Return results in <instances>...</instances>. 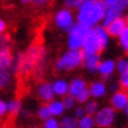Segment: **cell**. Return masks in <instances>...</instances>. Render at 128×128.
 <instances>
[{
	"instance_id": "cell-1",
	"label": "cell",
	"mask_w": 128,
	"mask_h": 128,
	"mask_svg": "<svg viewBox=\"0 0 128 128\" xmlns=\"http://www.w3.org/2000/svg\"><path fill=\"white\" fill-rule=\"evenodd\" d=\"M106 14L104 2L100 0H84L81 7L77 9L76 22L86 29H93L103 21Z\"/></svg>"
},
{
	"instance_id": "cell-17",
	"label": "cell",
	"mask_w": 128,
	"mask_h": 128,
	"mask_svg": "<svg viewBox=\"0 0 128 128\" xmlns=\"http://www.w3.org/2000/svg\"><path fill=\"white\" fill-rule=\"evenodd\" d=\"M48 104V108L51 111V115L52 118H58V116H62L66 111V107H64V103H63V100H54L51 101Z\"/></svg>"
},
{
	"instance_id": "cell-32",
	"label": "cell",
	"mask_w": 128,
	"mask_h": 128,
	"mask_svg": "<svg viewBox=\"0 0 128 128\" xmlns=\"http://www.w3.org/2000/svg\"><path fill=\"white\" fill-rule=\"evenodd\" d=\"M8 114V102L0 100V118H3Z\"/></svg>"
},
{
	"instance_id": "cell-9",
	"label": "cell",
	"mask_w": 128,
	"mask_h": 128,
	"mask_svg": "<svg viewBox=\"0 0 128 128\" xmlns=\"http://www.w3.org/2000/svg\"><path fill=\"white\" fill-rule=\"evenodd\" d=\"M88 89H89L88 84H86L85 80L81 78V77H74L71 82H69V96L73 97V98H78Z\"/></svg>"
},
{
	"instance_id": "cell-16",
	"label": "cell",
	"mask_w": 128,
	"mask_h": 128,
	"mask_svg": "<svg viewBox=\"0 0 128 128\" xmlns=\"http://www.w3.org/2000/svg\"><path fill=\"white\" fill-rule=\"evenodd\" d=\"M13 58L9 50H4L0 52V69L3 71H10V67H13Z\"/></svg>"
},
{
	"instance_id": "cell-25",
	"label": "cell",
	"mask_w": 128,
	"mask_h": 128,
	"mask_svg": "<svg viewBox=\"0 0 128 128\" xmlns=\"http://www.w3.org/2000/svg\"><path fill=\"white\" fill-rule=\"evenodd\" d=\"M116 71H118L120 74L128 72V59H126V58H120V59L116 62Z\"/></svg>"
},
{
	"instance_id": "cell-26",
	"label": "cell",
	"mask_w": 128,
	"mask_h": 128,
	"mask_svg": "<svg viewBox=\"0 0 128 128\" xmlns=\"http://www.w3.org/2000/svg\"><path fill=\"white\" fill-rule=\"evenodd\" d=\"M119 43L122 46V48L126 52H128V26L126 28V30L122 33V36L119 37Z\"/></svg>"
},
{
	"instance_id": "cell-24",
	"label": "cell",
	"mask_w": 128,
	"mask_h": 128,
	"mask_svg": "<svg viewBox=\"0 0 128 128\" xmlns=\"http://www.w3.org/2000/svg\"><path fill=\"white\" fill-rule=\"evenodd\" d=\"M63 103H64V107H66V110H74L76 108V98H73L71 96H67V97H64L63 98Z\"/></svg>"
},
{
	"instance_id": "cell-15",
	"label": "cell",
	"mask_w": 128,
	"mask_h": 128,
	"mask_svg": "<svg viewBox=\"0 0 128 128\" xmlns=\"http://www.w3.org/2000/svg\"><path fill=\"white\" fill-rule=\"evenodd\" d=\"M116 69V62H114L112 59H104L101 62L100 67H98V73L103 76L104 78L111 76Z\"/></svg>"
},
{
	"instance_id": "cell-28",
	"label": "cell",
	"mask_w": 128,
	"mask_h": 128,
	"mask_svg": "<svg viewBox=\"0 0 128 128\" xmlns=\"http://www.w3.org/2000/svg\"><path fill=\"white\" fill-rule=\"evenodd\" d=\"M9 44H10V39L8 36H0V52L4 51V50H9Z\"/></svg>"
},
{
	"instance_id": "cell-29",
	"label": "cell",
	"mask_w": 128,
	"mask_h": 128,
	"mask_svg": "<svg viewBox=\"0 0 128 128\" xmlns=\"http://www.w3.org/2000/svg\"><path fill=\"white\" fill-rule=\"evenodd\" d=\"M82 2L84 0H67V2H64V4H66V8L72 10V8L78 9L81 7V4H82Z\"/></svg>"
},
{
	"instance_id": "cell-21",
	"label": "cell",
	"mask_w": 128,
	"mask_h": 128,
	"mask_svg": "<svg viewBox=\"0 0 128 128\" xmlns=\"http://www.w3.org/2000/svg\"><path fill=\"white\" fill-rule=\"evenodd\" d=\"M22 110V103L20 100H12L8 102V114L10 115H17Z\"/></svg>"
},
{
	"instance_id": "cell-7",
	"label": "cell",
	"mask_w": 128,
	"mask_h": 128,
	"mask_svg": "<svg viewBox=\"0 0 128 128\" xmlns=\"http://www.w3.org/2000/svg\"><path fill=\"white\" fill-rule=\"evenodd\" d=\"M116 119V111L111 106H104L98 110V112L94 115L96 126L100 128H110Z\"/></svg>"
},
{
	"instance_id": "cell-2",
	"label": "cell",
	"mask_w": 128,
	"mask_h": 128,
	"mask_svg": "<svg viewBox=\"0 0 128 128\" xmlns=\"http://www.w3.org/2000/svg\"><path fill=\"white\" fill-rule=\"evenodd\" d=\"M108 42H110V36L106 28H103L102 25H98L89 30L81 51L84 52V55L100 54L103 50H106Z\"/></svg>"
},
{
	"instance_id": "cell-33",
	"label": "cell",
	"mask_w": 128,
	"mask_h": 128,
	"mask_svg": "<svg viewBox=\"0 0 128 128\" xmlns=\"http://www.w3.org/2000/svg\"><path fill=\"white\" fill-rule=\"evenodd\" d=\"M5 29H7V24H5V21L0 18V36H3L5 33Z\"/></svg>"
},
{
	"instance_id": "cell-31",
	"label": "cell",
	"mask_w": 128,
	"mask_h": 128,
	"mask_svg": "<svg viewBox=\"0 0 128 128\" xmlns=\"http://www.w3.org/2000/svg\"><path fill=\"white\" fill-rule=\"evenodd\" d=\"M86 114H85V108L84 106H76V108L73 110V116L76 118L77 120H80L81 118H84Z\"/></svg>"
},
{
	"instance_id": "cell-13",
	"label": "cell",
	"mask_w": 128,
	"mask_h": 128,
	"mask_svg": "<svg viewBox=\"0 0 128 128\" xmlns=\"http://www.w3.org/2000/svg\"><path fill=\"white\" fill-rule=\"evenodd\" d=\"M89 93H90V97L94 98V100L102 98L107 93V86L103 81H93L89 85Z\"/></svg>"
},
{
	"instance_id": "cell-8",
	"label": "cell",
	"mask_w": 128,
	"mask_h": 128,
	"mask_svg": "<svg viewBox=\"0 0 128 128\" xmlns=\"http://www.w3.org/2000/svg\"><path fill=\"white\" fill-rule=\"evenodd\" d=\"M110 104L115 110H126L128 106V93L126 90H118L112 93L110 98Z\"/></svg>"
},
{
	"instance_id": "cell-34",
	"label": "cell",
	"mask_w": 128,
	"mask_h": 128,
	"mask_svg": "<svg viewBox=\"0 0 128 128\" xmlns=\"http://www.w3.org/2000/svg\"><path fill=\"white\" fill-rule=\"evenodd\" d=\"M124 20H126V24H127V26H128V12H127L126 17H124Z\"/></svg>"
},
{
	"instance_id": "cell-6",
	"label": "cell",
	"mask_w": 128,
	"mask_h": 128,
	"mask_svg": "<svg viewBox=\"0 0 128 128\" xmlns=\"http://www.w3.org/2000/svg\"><path fill=\"white\" fill-rule=\"evenodd\" d=\"M54 22L58 29H60L63 32H69L73 28V25L76 24L74 22V14L71 9L68 8H62L59 9L54 16Z\"/></svg>"
},
{
	"instance_id": "cell-18",
	"label": "cell",
	"mask_w": 128,
	"mask_h": 128,
	"mask_svg": "<svg viewBox=\"0 0 128 128\" xmlns=\"http://www.w3.org/2000/svg\"><path fill=\"white\" fill-rule=\"evenodd\" d=\"M60 128H78V120L73 115H66L60 120Z\"/></svg>"
},
{
	"instance_id": "cell-4",
	"label": "cell",
	"mask_w": 128,
	"mask_h": 128,
	"mask_svg": "<svg viewBox=\"0 0 128 128\" xmlns=\"http://www.w3.org/2000/svg\"><path fill=\"white\" fill-rule=\"evenodd\" d=\"M104 5H106V14L102 21V26L107 28L112 21L122 18L128 7L127 0H104Z\"/></svg>"
},
{
	"instance_id": "cell-11",
	"label": "cell",
	"mask_w": 128,
	"mask_h": 128,
	"mask_svg": "<svg viewBox=\"0 0 128 128\" xmlns=\"http://www.w3.org/2000/svg\"><path fill=\"white\" fill-rule=\"evenodd\" d=\"M126 28H127L126 20L123 18V17H122V18H118V20L112 21L111 24H110V25L106 28V30H107V33H108L110 37L119 38V37L122 36V33L126 30Z\"/></svg>"
},
{
	"instance_id": "cell-12",
	"label": "cell",
	"mask_w": 128,
	"mask_h": 128,
	"mask_svg": "<svg viewBox=\"0 0 128 128\" xmlns=\"http://www.w3.org/2000/svg\"><path fill=\"white\" fill-rule=\"evenodd\" d=\"M102 59L100 54L96 55H84L82 60V67L89 72H98V67H100Z\"/></svg>"
},
{
	"instance_id": "cell-30",
	"label": "cell",
	"mask_w": 128,
	"mask_h": 128,
	"mask_svg": "<svg viewBox=\"0 0 128 128\" xmlns=\"http://www.w3.org/2000/svg\"><path fill=\"white\" fill-rule=\"evenodd\" d=\"M119 85L122 88H124V90L128 93V72L122 73L119 76Z\"/></svg>"
},
{
	"instance_id": "cell-20",
	"label": "cell",
	"mask_w": 128,
	"mask_h": 128,
	"mask_svg": "<svg viewBox=\"0 0 128 128\" xmlns=\"http://www.w3.org/2000/svg\"><path fill=\"white\" fill-rule=\"evenodd\" d=\"M10 82H12V73H10V71L0 69V89L8 88Z\"/></svg>"
},
{
	"instance_id": "cell-22",
	"label": "cell",
	"mask_w": 128,
	"mask_h": 128,
	"mask_svg": "<svg viewBox=\"0 0 128 128\" xmlns=\"http://www.w3.org/2000/svg\"><path fill=\"white\" fill-rule=\"evenodd\" d=\"M37 115H38V118L42 122H46V120H48L50 118H52L51 111L48 108V104H42V106H39L38 111H37Z\"/></svg>"
},
{
	"instance_id": "cell-27",
	"label": "cell",
	"mask_w": 128,
	"mask_h": 128,
	"mask_svg": "<svg viewBox=\"0 0 128 128\" xmlns=\"http://www.w3.org/2000/svg\"><path fill=\"white\" fill-rule=\"evenodd\" d=\"M42 128H60V120H58L56 118H50L48 120L43 122Z\"/></svg>"
},
{
	"instance_id": "cell-5",
	"label": "cell",
	"mask_w": 128,
	"mask_h": 128,
	"mask_svg": "<svg viewBox=\"0 0 128 128\" xmlns=\"http://www.w3.org/2000/svg\"><path fill=\"white\" fill-rule=\"evenodd\" d=\"M90 29H86L84 26H81L80 24H74L73 28L68 32V38H67V43L69 50H81L84 46L85 38L88 36Z\"/></svg>"
},
{
	"instance_id": "cell-35",
	"label": "cell",
	"mask_w": 128,
	"mask_h": 128,
	"mask_svg": "<svg viewBox=\"0 0 128 128\" xmlns=\"http://www.w3.org/2000/svg\"><path fill=\"white\" fill-rule=\"evenodd\" d=\"M124 112H126V115H127V118H128V106H127V108L124 110Z\"/></svg>"
},
{
	"instance_id": "cell-36",
	"label": "cell",
	"mask_w": 128,
	"mask_h": 128,
	"mask_svg": "<svg viewBox=\"0 0 128 128\" xmlns=\"http://www.w3.org/2000/svg\"><path fill=\"white\" fill-rule=\"evenodd\" d=\"M32 128H36V127H32Z\"/></svg>"
},
{
	"instance_id": "cell-19",
	"label": "cell",
	"mask_w": 128,
	"mask_h": 128,
	"mask_svg": "<svg viewBox=\"0 0 128 128\" xmlns=\"http://www.w3.org/2000/svg\"><path fill=\"white\" fill-rule=\"evenodd\" d=\"M84 108H85V114L86 115L94 116L98 112V110H100V104H98L97 100H89L88 102L85 103Z\"/></svg>"
},
{
	"instance_id": "cell-3",
	"label": "cell",
	"mask_w": 128,
	"mask_h": 128,
	"mask_svg": "<svg viewBox=\"0 0 128 128\" xmlns=\"http://www.w3.org/2000/svg\"><path fill=\"white\" fill-rule=\"evenodd\" d=\"M84 60V52L81 50H69L66 51L64 54L56 60L55 68L60 72L64 71H72L82 66Z\"/></svg>"
},
{
	"instance_id": "cell-10",
	"label": "cell",
	"mask_w": 128,
	"mask_h": 128,
	"mask_svg": "<svg viewBox=\"0 0 128 128\" xmlns=\"http://www.w3.org/2000/svg\"><path fill=\"white\" fill-rule=\"evenodd\" d=\"M37 93H38L39 100L43 101V102L50 103L51 101L55 100V93H54V89H52V84L51 82H42V84H39Z\"/></svg>"
},
{
	"instance_id": "cell-23",
	"label": "cell",
	"mask_w": 128,
	"mask_h": 128,
	"mask_svg": "<svg viewBox=\"0 0 128 128\" xmlns=\"http://www.w3.org/2000/svg\"><path fill=\"white\" fill-rule=\"evenodd\" d=\"M94 126H96L94 116L85 115L84 118L78 120V128H94Z\"/></svg>"
},
{
	"instance_id": "cell-14",
	"label": "cell",
	"mask_w": 128,
	"mask_h": 128,
	"mask_svg": "<svg viewBox=\"0 0 128 128\" xmlns=\"http://www.w3.org/2000/svg\"><path fill=\"white\" fill-rule=\"evenodd\" d=\"M52 84V89H54V93L55 96L58 97H67L69 94V82L64 78H58V80H54Z\"/></svg>"
}]
</instances>
